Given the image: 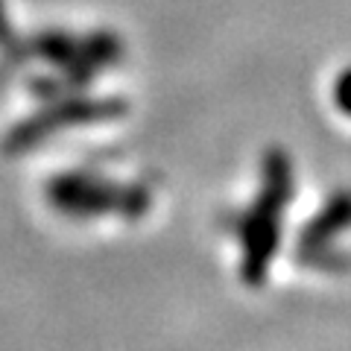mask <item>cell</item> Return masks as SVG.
<instances>
[{
    "label": "cell",
    "mask_w": 351,
    "mask_h": 351,
    "mask_svg": "<svg viewBox=\"0 0 351 351\" xmlns=\"http://www.w3.org/2000/svg\"><path fill=\"white\" fill-rule=\"evenodd\" d=\"M293 161L281 147L267 149L261 167V193L237 219V234L243 246L240 276L249 287H261L269 276L272 258L281 243L284 208L293 199Z\"/></svg>",
    "instance_id": "6da1fadb"
},
{
    "label": "cell",
    "mask_w": 351,
    "mask_h": 351,
    "mask_svg": "<svg viewBox=\"0 0 351 351\" xmlns=\"http://www.w3.org/2000/svg\"><path fill=\"white\" fill-rule=\"evenodd\" d=\"M53 199L68 214H120L141 219L152 202L144 184H114L85 176H64L53 184Z\"/></svg>",
    "instance_id": "7a4b0ae2"
},
{
    "label": "cell",
    "mask_w": 351,
    "mask_h": 351,
    "mask_svg": "<svg viewBox=\"0 0 351 351\" xmlns=\"http://www.w3.org/2000/svg\"><path fill=\"white\" fill-rule=\"evenodd\" d=\"M346 228H351V191H337L302 228L299 243H331Z\"/></svg>",
    "instance_id": "3957f363"
},
{
    "label": "cell",
    "mask_w": 351,
    "mask_h": 351,
    "mask_svg": "<svg viewBox=\"0 0 351 351\" xmlns=\"http://www.w3.org/2000/svg\"><path fill=\"white\" fill-rule=\"evenodd\" d=\"M295 261L304 263L311 269H322V272H346L351 269V258L346 252L331 249V243H299L295 249Z\"/></svg>",
    "instance_id": "277c9868"
},
{
    "label": "cell",
    "mask_w": 351,
    "mask_h": 351,
    "mask_svg": "<svg viewBox=\"0 0 351 351\" xmlns=\"http://www.w3.org/2000/svg\"><path fill=\"white\" fill-rule=\"evenodd\" d=\"M334 106L346 117H351V68H346L343 73L337 76V82H334Z\"/></svg>",
    "instance_id": "5b68a950"
}]
</instances>
